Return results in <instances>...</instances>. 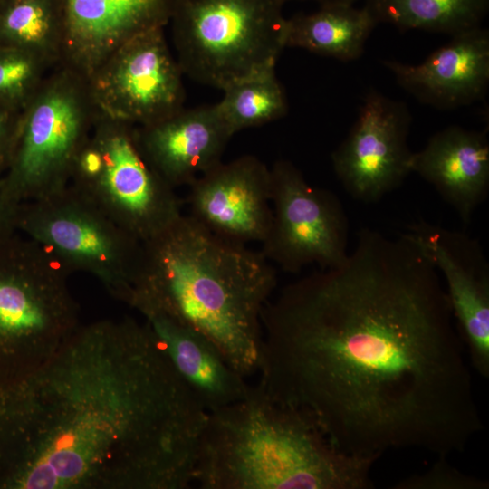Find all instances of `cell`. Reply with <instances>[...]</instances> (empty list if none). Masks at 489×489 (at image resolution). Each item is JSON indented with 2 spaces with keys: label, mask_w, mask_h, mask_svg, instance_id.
<instances>
[{
  "label": "cell",
  "mask_w": 489,
  "mask_h": 489,
  "mask_svg": "<svg viewBox=\"0 0 489 489\" xmlns=\"http://www.w3.org/2000/svg\"><path fill=\"white\" fill-rule=\"evenodd\" d=\"M0 38L6 47L28 52L52 67L62 62V0H7L0 9Z\"/></svg>",
  "instance_id": "cell-21"
},
{
  "label": "cell",
  "mask_w": 489,
  "mask_h": 489,
  "mask_svg": "<svg viewBox=\"0 0 489 489\" xmlns=\"http://www.w3.org/2000/svg\"><path fill=\"white\" fill-rule=\"evenodd\" d=\"M0 49V100L24 105L54 67L15 48Z\"/></svg>",
  "instance_id": "cell-24"
},
{
  "label": "cell",
  "mask_w": 489,
  "mask_h": 489,
  "mask_svg": "<svg viewBox=\"0 0 489 489\" xmlns=\"http://www.w3.org/2000/svg\"><path fill=\"white\" fill-rule=\"evenodd\" d=\"M288 0H284L286 2ZM318 1L321 5L322 4H328V3H346V4H352L355 2V0H315Z\"/></svg>",
  "instance_id": "cell-28"
},
{
  "label": "cell",
  "mask_w": 489,
  "mask_h": 489,
  "mask_svg": "<svg viewBox=\"0 0 489 489\" xmlns=\"http://www.w3.org/2000/svg\"><path fill=\"white\" fill-rule=\"evenodd\" d=\"M17 229L66 273L86 272L126 302L139 267L141 242L71 185L22 202Z\"/></svg>",
  "instance_id": "cell-9"
},
{
  "label": "cell",
  "mask_w": 489,
  "mask_h": 489,
  "mask_svg": "<svg viewBox=\"0 0 489 489\" xmlns=\"http://www.w3.org/2000/svg\"><path fill=\"white\" fill-rule=\"evenodd\" d=\"M375 460L346 454L301 410L259 384L207 412L194 484L203 489H370Z\"/></svg>",
  "instance_id": "cell-4"
},
{
  "label": "cell",
  "mask_w": 489,
  "mask_h": 489,
  "mask_svg": "<svg viewBox=\"0 0 489 489\" xmlns=\"http://www.w3.org/2000/svg\"><path fill=\"white\" fill-rule=\"evenodd\" d=\"M487 481L457 470L444 457L427 471L405 478L396 489H488Z\"/></svg>",
  "instance_id": "cell-25"
},
{
  "label": "cell",
  "mask_w": 489,
  "mask_h": 489,
  "mask_svg": "<svg viewBox=\"0 0 489 489\" xmlns=\"http://www.w3.org/2000/svg\"><path fill=\"white\" fill-rule=\"evenodd\" d=\"M183 74L164 27H155L122 43L85 79L98 115L141 126L183 108Z\"/></svg>",
  "instance_id": "cell-11"
},
{
  "label": "cell",
  "mask_w": 489,
  "mask_h": 489,
  "mask_svg": "<svg viewBox=\"0 0 489 489\" xmlns=\"http://www.w3.org/2000/svg\"><path fill=\"white\" fill-rule=\"evenodd\" d=\"M284 3L175 0L170 20L176 58L183 73L223 91L275 71L286 47Z\"/></svg>",
  "instance_id": "cell-5"
},
{
  "label": "cell",
  "mask_w": 489,
  "mask_h": 489,
  "mask_svg": "<svg viewBox=\"0 0 489 489\" xmlns=\"http://www.w3.org/2000/svg\"><path fill=\"white\" fill-rule=\"evenodd\" d=\"M270 171L273 215L262 242L264 257L289 273L312 264L326 269L343 263L349 223L339 198L311 186L288 160H277Z\"/></svg>",
  "instance_id": "cell-10"
},
{
  "label": "cell",
  "mask_w": 489,
  "mask_h": 489,
  "mask_svg": "<svg viewBox=\"0 0 489 489\" xmlns=\"http://www.w3.org/2000/svg\"><path fill=\"white\" fill-rule=\"evenodd\" d=\"M175 0H62L61 64L89 76L133 36L170 20Z\"/></svg>",
  "instance_id": "cell-15"
},
{
  "label": "cell",
  "mask_w": 489,
  "mask_h": 489,
  "mask_svg": "<svg viewBox=\"0 0 489 489\" xmlns=\"http://www.w3.org/2000/svg\"><path fill=\"white\" fill-rule=\"evenodd\" d=\"M136 129L146 157L173 188L189 186L220 163L233 136L216 104L183 107Z\"/></svg>",
  "instance_id": "cell-17"
},
{
  "label": "cell",
  "mask_w": 489,
  "mask_h": 489,
  "mask_svg": "<svg viewBox=\"0 0 489 489\" xmlns=\"http://www.w3.org/2000/svg\"><path fill=\"white\" fill-rule=\"evenodd\" d=\"M68 276L19 231L0 241V379L37 368L80 326Z\"/></svg>",
  "instance_id": "cell-6"
},
{
  "label": "cell",
  "mask_w": 489,
  "mask_h": 489,
  "mask_svg": "<svg viewBox=\"0 0 489 489\" xmlns=\"http://www.w3.org/2000/svg\"><path fill=\"white\" fill-rule=\"evenodd\" d=\"M68 184L141 243L182 215L174 188L146 157L136 126L98 114L73 158Z\"/></svg>",
  "instance_id": "cell-7"
},
{
  "label": "cell",
  "mask_w": 489,
  "mask_h": 489,
  "mask_svg": "<svg viewBox=\"0 0 489 489\" xmlns=\"http://www.w3.org/2000/svg\"><path fill=\"white\" fill-rule=\"evenodd\" d=\"M411 116L403 102L369 91L346 139L332 152L334 172L354 199L374 203L411 173Z\"/></svg>",
  "instance_id": "cell-12"
},
{
  "label": "cell",
  "mask_w": 489,
  "mask_h": 489,
  "mask_svg": "<svg viewBox=\"0 0 489 489\" xmlns=\"http://www.w3.org/2000/svg\"><path fill=\"white\" fill-rule=\"evenodd\" d=\"M277 284L262 252L219 237L190 216L141 243L126 301L209 338L244 378L258 373L262 312Z\"/></svg>",
  "instance_id": "cell-3"
},
{
  "label": "cell",
  "mask_w": 489,
  "mask_h": 489,
  "mask_svg": "<svg viewBox=\"0 0 489 489\" xmlns=\"http://www.w3.org/2000/svg\"><path fill=\"white\" fill-rule=\"evenodd\" d=\"M377 24L365 7L356 8L346 3L322 4L312 14L287 19L285 46L351 61L362 54Z\"/></svg>",
  "instance_id": "cell-20"
},
{
  "label": "cell",
  "mask_w": 489,
  "mask_h": 489,
  "mask_svg": "<svg viewBox=\"0 0 489 489\" xmlns=\"http://www.w3.org/2000/svg\"><path fill=\"white\" fill-rule=\"evenodd\" d=\"M97 116L85 77L60 64L24 105L3 179L19 201L64 187Z\"/></svg>",
  "instance_id": "cell-8"
},
{
  "label": "cell",
  "mask_w": 489,
  "mask_h": 489,
  "mask_svg": "<svg viewBox=\"0 0 489 489\" xmlns=\"http://www.w3.org/2000/svg\"><path fill=\"white\" fill-rule=\"evenodd\" d=\"M442 275L471 366L489 377V264L476 239L426 221L409 226Z\"/></svg>",
  "instance_id": "cell-13"
},
{
  "label": "cell",
  "mask_w": 489,
  "mask_h": 489,
  "mask_svg": "<svg viewBox=\"0 0 489 489\" xmlns=\"http://www.w3.org/2000/svg\"><path fill=\"white\" fill-rule=\"evenodd\" d=\"M207 411L132 318L0 379V489H186Z\"/></svg>",
  "instance_id": "cell-2"
},
{
  "label": "cell",
  "mask_w": 489,
  "mask_h": 489,
  "mask_svg": "<svg viewBox=\"0 0 489 489\" xmlns=\"http://www.w3.org/2000/svg\"><path fill=\"white\" fill-rule=\"evenodd\" d=\"M397 82L418 101L452 110L483 98L489 85V33L476 27L452 40L417 65L383 61Z\"/></svg>",
  "instance_id": "cell-16"
},
{
  "label": "cell",
  "mask_w": 489,
  "mask_h": 489,
  "mask_svg": "<svg viewBox=\"0 0 489 489\" xmlns=\"http://www.w3.org/2000/svg\"><path fill=\"white\" fill-rule=\"evenodd\" d=\"M18 120H14L7 110L0 106V177L7 167Z\"/></svg>",
  "instance_id": "cell-27"
},
{
  "label": "cell",
  "mask_w": 489,
  "mask_h": 489,
  "mask_svg": "<svg viewBox=\"0 0 489 489\" xmlns=\"http://www.w3.org/2000/svg\"><path fill=\"white\" fill-rule=\"evenodd\" d=\"M189 187V216L206 229L240 244L264 241L273 215L271 171L258 158L221 161Z\"/></svg>",
  "instance_id": "cell-14"
},
{
  "label": "cell",
  "mask_w": 489,
  "mask_h": 489,
  "mask_svg": "<svg viewBox=\"0 0 489 489\" xmlns=\"http://www.w3.org/2000/svg\"><path fill=\"white\" fill-rule=\"evenodd\" d=\"M142 316L176 371L207 412L247 395L252 385L209 338L159 313Z\"/></svg>",
  "instance_id": "cell-19"
},
{
  "label": "cell",
  "mask_w": 489,
  "mask_h": 489,
  "mask_svg": "<svg viewBox=\"0 0 489 489\" xmlns=\"http://www.w3.org/2000/svg\"><path fill=\"white\" fill-rule=\"evenodd\" d=\"M21 202L8 190L0 177V241L18 232L17 220Z\"/></svg>",
  "instance_id": "cell-26"
},
{
  "label": "cell",
  "mask_w": 489,
  "mask_h": 489,
  "mask_svg": "<svg viewBox=\"0 0 489 489\" xmlns=\"http://www.w3.org/2000/svg\"><path fill=\"white\" fill-rule=\"evenodd\" d=\"M410 169L432 185L468 225L489 190L487 136L459 126L447 127L412 153Z\"/></svg>",
  "instance_id": "cell-18"
},
{
  "label": "cell",
  "mask_w": 489,
  "mask_h": 489,
  "mask_svg": "<svg viewBox=\"0 0 489 489\" xmlns=\"http://www.w3.org/2000/svg\"><path fill=\"white\" fill-rule=\"evenodd\" d=\"M378 24L455 35L480 27L489 0H366Z\"/></svg>",
  "instance_id": "cell-22"
},
{
  "label": "cell",
  "mask_w": 489,
  "mask_h": 489,
  "mask_svg": "<svg viewBox=\"0 0 489 489\" xmlns=\"http://www.w3.org/2000/svg\"><path fill=\"white\" fill-rule=\"evenodd\" d=\"M262 327L258 384L346 454L445 457L483 428L445 285L408 231L360 230L343 263L270 299Z\"/></svg>",
  "instance_id": "cell-1"
},
{
  "label": "cell",
  "mask_w": 489,
  "mask_h": 489,
  "mask_svg": "<svg viewBox=\"0 0 489 489\" xmlns=\"http://www.w3.org/2000/svg\"><path fill=\"white\" fill-rule=\"evenodd\" d=\"M223 91L222 100L216 105L233 135L276 120L288 110L275 71L237 82Z\"/></svg>",
  "instance_id": "cell-23"
}]
</instances>
